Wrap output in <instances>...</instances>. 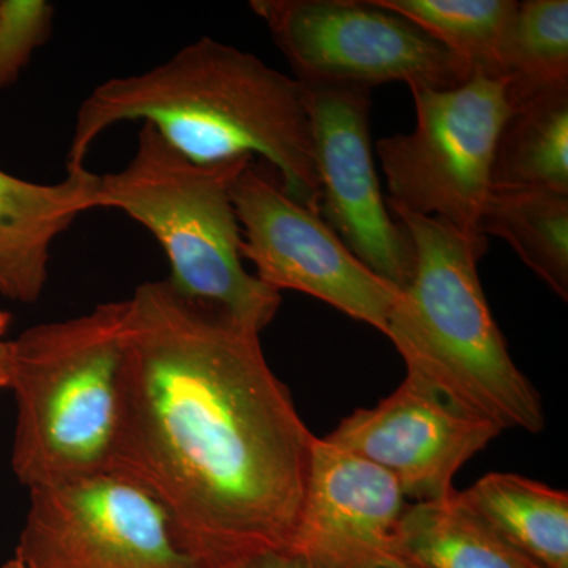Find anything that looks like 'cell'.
I'll return each mask as SVG.
<instances>
[{
    "label": "cell",
    "mask_w": 568,
    "mask_h": 568,
    "mask_svg": "<svg viewBox=\"0 0 568 568\" xmlns=\"http://www.w3.org/2000/svg\"><path fill=\"white\" fill-rule=\"evenodd\" d=\"M11 566H13V568H26L24 566H22L21 562H18L17 559H11Z\"/></svg>",
    "instance_id": "cell-24"
},
{
    "label": "cell",
    "mask_w": 568,
    "mask_h": 568,
    "mask_svg": "<svg viewBox=\"0 0 568 568\" xmlns=\"http://www.w3.org/2000/svg\"><path fill=\"white\" fill-rule=\"evenodd\" d=\"M253 160L197 164L142 123L133 159L100 175L95 207L123 212L144 226L170 261L166 280L183 297L263 332L282 294L244 267L233 185Z\"/></svg>",
    "instance_id": "cell-5"
},
{
    "label": "cell",
    "mask_w": 568,
    "mask_h": 568,
    "mask_svg": "<svg viewBox=\"0 0 568 568\" xmlns=\"http://www.w3.org/2000/svg\"><path fill=\"white\" fill-rule=\"evenodd\" d=\"M301 85L312 126L321 219L369 271L405 290L416 253L381 192L369 133L372 89Z\"/></svg>",
    "instance_id": "cell-10"
},
{
    "label": "cell",
    "mask_w": 568,
    "mask_h": 568,
    "mask_svg": "<svg viewBox=\"0 0 568 568\" xmlns=\"http://www.w3.org/2000/svg\"><path fill=\"white\" fill-rule=\"evenodd\" d=\"M459 496L536 566L568 568L567 491L517 474L491 473Z\"/></svg>",
    "instance_id": "cell-14"
},
{
    "label": "cell",
    "mask_w": 568,
    "mask_h": 568,
    "mask_svg": "<svg viewBox=\"0 0 568 568\" xmlns=\"http://www.w3.org/2000/svg\"><path fill=\"white\" fill-rule=\"evenodd\" d=\"M439 41L476 74L499 78L497 58L515 0H376Z\"/></svg>",
    "instance_id": "cell-19"
},
{
    "label": "cell",
    "mask_w": 568,
    "mask_h": 568,
    "mask_svg": "<svg viewBox=\"0 0 568 568\" xmlns=\"http://www.w3.org/2000/svg\"><path fill=\"white\" fill-rule=\"evenodd\" d=\"M413 133L376 142L387 178L388 203L435 216L462 233L481 235V212L493 190L500 130L510 114L507 81L476 74L447 91L410 89Z\"/></svg>",
    "instance_id": "cell-7"
},
{
    "label": "cell",
    "mask_w": 568,
    "mask_h": 568,
    "mask_svg": "<svg viewBox=\"0 0 568 568\" xmlns=\"http://www.w3.org/2000/svg\"><path fill=\"white\" fill-rule=\"evenodd\" d=\"M405 500L386 470L316 437L290 549L317 568H417L402 544Z\"/></svg>",
    "instance_id": "cell-12"
},
{
    "label": "cell",
    "mask_w": 568,
    "mask_h": 568,
    "mask_svg": "<svg viewBox=\"0 0 568 568\" xmlns=\"http://www.w3.org/2000/svg\"><path fill=\"white\" fill-rule=\"evenodd\" d=\"M10 315L7 312H3L2 308H0V339H3V336L7 335V332H9L10 327Z\"/></svg>",
    "instance_id": "cell-23"
},
{
    "label": "cell",
    "mask_w": 568,
    "mask_h": 568,
    "mask_svg": "<svg viewBox=\"0 0 568 568\" xmlns=\"http://www.w3.org/2000/svg\"><path fill=\"white\" fill-rule=\"evenodd\" d=\"M9 387V369H7V339H0V388Z\"/></svg>",
    "instance_id": "cell-22"
},
{
    "label": "cell",
    "mask_w": 568,
    "mask_h": 568,
    "mask_svg": "<svg viewBox=\"0 0 568 568\" xmlns=\"http://www.w3.org/2000/svg\"><path fill=\"white\" fill-rule=\"evenodd\" d=\"M387 207L405 226L416 253L413 276L399 294L386 332L405 358L407 373L503 432L540 433L545 426L540 395L508 354L478 276L488 239L388 201Z\"/></svg>",
    "instance_id": "cell-3"
},
{
    "label": "cell",
    "mask_w": 568,
    "mask_h": 568,
    "mask_svg": "<svg viewBox=\"0 0 568 568\" xmlns=\"http://www.w3.org/2000/svg\"><path fill=\"white\" fill-rule=\"evenodd\" d=\"M503 433L407 373L394 394L343 418L325 443L386 470L416 503L450 496L459 469Z\"/></svg>",
    "instance_id": "cell-11"
},
{
    "label": "cell",
    "mask_w": 568,
    "mask_h": 568,
    "mask_svg": "<svg viewBox=\"0 0 568 568\" xmlns=\"http://www.w3.org/2000/svg\"><path fill=\"white\" fill-rule=\"evenodd\" d=\"M244 260L276 291H298L386 335L402 291L369 271L335 231L284 192L271 166L253 160L233 185Z\"/></svg>",
    "instance_id": "cell-9"
},
{
    "label": "cell",
    "mask_w": 568,
    "mask_h": 568,
    "mask_svg": "<svg viewBox=\"0 0 568 568\" xmlns=\"http://www.w3.org/2000/svg\"><path fill=\"white\" fill-rule=\"evenodd\" d=\"M220 568H317L293 549H268L227 564Z\"/></svg>",
    "instance_id": "cell-21"
},
{
    "label": "cell",
    "mask_w": 568,
    "mask_h": 568,
    "mask_svg": "<svg viewBox=\"0 0 568 568\" xmlns=\"http://www.w3.org/2000/svg\"><path fill=\"white\" fill-rule=\"evenodd\" d=\"M126 301L118 473L155 495L207 568L290 548L316 436L260 332L166 280Z\"/></svg>",
    "instance_id": "cell-1"
},
{
    "label": "cell",
    "mask_w": 568,
    "mask_h": 568,
    "mask_svg": "<svg viewBox=\"0 0 568 568\" xmlns=\"http://www.w3.org/2000/svg\"><path fill=\"white\" fill-rule=\"evenodd\" d=\"M301 84L447 91L476 77L463 59L376 0H253Z\"/></svg>",
    "instance_id": "cell-6"
},
{
    "label": "cell",
    "mask_w": 568,
    "mask_h": 568,
    "mask_svg": "<svg viewBox=\"0 0 568 568\" xmlns=\"http://www.w3.org/2000/svg\"><path fill=\"white\" fill-rule=\"evenodd\" d=\"M129 301L7 339L17 402L11 467L28 489L118 473Z\"/></svg>",
    "instance_id": "cell-4"
},
{
    "label": "cell",
    "mask_w": 568,
    "mask_h": 568,
    "mask_svg": "<svg viewBox=\"0 0 568 568\" xmlns=\"http://www.w3.org/2000/svg\"><path fill=\"white\" fill-rule=\"evenodd\" d=\"M54 13L44 0H0V89L13 84L50 39Z\"/></svg>",
    "instance_id": "cell-20"
},
{
    "label": "cell",
    "mask_w": 568,
    "mask_h": 568,
    "mask_svg": "<svg viewBox=\"0 0 568 568\" xmlns=\"http://www.w3.org/2000/svg\"><path fill=\"white\" fill-rule=\"evenodd\" d=\"M2 568H13V566H11V560H9V562H7Z\"/></svg>",
    "instance_id": "cell-25"
},
{
    "label": "cell",
    "mask_w": 568,
    "mask_h": 568,
    "mask_svg": "<svg viewBox=\"0 0 568 568\" xmlns=\"http://www.w3.org/2000/svg\"><path fill=\"white\" fill-rule=\"evenodd\" d=\"M14 559L26 568H207L166 507L121 473L29 489Z\"/></svg>",
    "instance_id": "cell-8"
},
{
    "label": "cell",
    "mask_w": 568,
    "mask_h": 568,
    "mask_svg": "<svg viewBox=\"0 0 568 568\" xmlns=\"http://www.w3.org/2000/svg\"><path fill=\"white\" fill-rule=\"evenodd\" d=\"M402 544L417 568H540L508 545L457 491L406 506Z\"/></svg>",
    "instance_id": "cell-15"
},
{
    "label": "cell",
    "mask_w": 568,
    "mask_h": 568,
    "mask_svg": "<svg viewBox=\"0 0 568 568\" xmlns=\"http://www.w3.org/2000/svg\"><path fill=\"white\" fill-rule=\"evenodd\" d=\"M478 231L504 239L519 260L568 298V194L536 189H493Z\"/></svg>",
    "instance_id": "cell-17"
},
{
    "label": "cell",
    "mask_w": 568,
    "mask_h": 568,
    "mask_svg": "<svg viewBox=\"0 0 568 568\" xmlns=\"http://www.w3.org/2000/svg\"><path fill=\"white\" fill-rule=\"evenodd\" d=\"M510 108L538 93L568 88V2H518L497 58Z\"/></svg>",
    "instance_id": "cell-18"
},
{
    "label": "cell",
    "mask_w": 568,
    "mask_h": 568,
    "mask_svg": "<svg viewBox=\"0 0 568 568\" xmlns=\"http://www.w3.org/2000/svg\"><path fill=\"white\" fill-rule=\"evenodd\" d=\"M496 144L493 189L568 194V88L510 108Z\"/></svg>",
    "instance_id": "cell-16"
},
{
    "label": "cell",
    "mask_w": 568,
    "mask_h": 568,
    "mask_svg": "<svg viewBox=\"0 0 568 568\" xmlns=\"http://www.w3.org/2000/svg\"><path fill=\"white\" fill-rule=\"evenodd\" d=\"M136 121L193 163L260 159L284 192L320 213L304 89L252 52L204 37L151 70L97 85L78 110L67 171L84 168L110 126Z\"/></svg>",
    "instance_id": "cell-2"
},
{
    "label": "cell",
    "mask_w": 568,
    "mask_h": 568,
    "mask_svg": "<svg viewBox=\"0 0 568 568\" xmlns=\"http://www.w3.org/2000/svg\"><path fill=\"white\" fill-rule=\"evenodd\" d=\"M100 175L67 171L58 183H36L0 170V295L39 301L48 282L51 246L81 213L95 207Z\"/></svg>",
    "instance_id": "cell-13"
}]
</instances>
